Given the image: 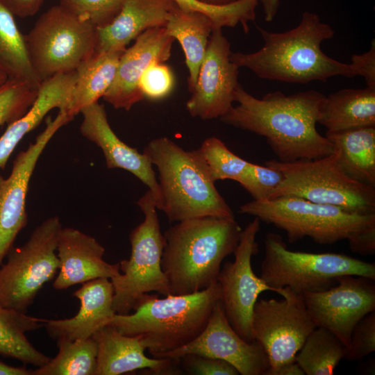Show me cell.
<instances>
[{
    "label": "cell",
    "mask_w": 375,
    "mask_h": 375,
    "mask_svg": "<svg viewBox=\"0 0 375 375\" xmlns=\"http://www.w3.org/2000/svg\"><path fill=\"white\" fill-rule=\"evenodd\" d=\"M72 119L64 110H59L53 119L48 117L43 131L17 155L10 175L0 174V266L27 224L26 195L37 162L56 133Z\"/></svg>",
    "instance_id": "obj_14"
},
{
    "label": "cell",
    "mask_w": 375,
    "mask_h": 375,
    "mask_svg": "<svg viewBox=\"0 0 375 375\" xmlns=\"http://www.w3.org/2000/svg\"><path fill=\"white\" fill-rule=\"evenodd\" d=\"M58 352L32 375H95L97 344L91 337L73 341L56 340Z\"/></svg>",
    "instance_id": "obj_32"
},
{
    "label": "cell",
    "mask_w": 375,
    "mask_h": 375,
    "mask_svg": "<svg viewBox=\"0 0 375 375\" xmlns=\"http://www.w3.org/2000/svg\"><path fill=\"white\" fill-rule=\"evenodd\" d=\"M283 299H261L256 302L251 331L267 353L272 374L295 361V356L308 335L316 328L305 305L303 294L288 287L278 294Z\"/></svg>",
    "instance_id": "obj_12"
},
{
    "label": "cell",
    "mask_w": 375,
    "mask_h": 375,
    "mask_svg": "<svg viewBox=\"0 0 375 375\" xmlns=\"http://www.w3.org/2000/svg\"><path fill=\"white\" fill-rule=\"evenodd\" d=\"M62 228L57 216L38 226L21 247L12 249L0 266V306L26 312L44 285L60 268L56 247Z\"/></svg>",
    "instance_id": "obj_11"
},
{
    "label": "cell",
    "mask_w": 375,
    "mask_h": 375,
    "mask_svg": "<svg viewBox=\"0 0 375 375\" xmlns=\"http://www.w3.org/2000/svg\"><path fill=\"white\" fill-rule=\"evenodd\" d=\"M56 253L60 268L53 283L56 290H66L99 278L110 279L120 272L119 262L105 261V249L94 238L74 228L62 227Z\"/></svg>",
    "instance_id": "obj_20"
},
{
    "label": "cell",
    "mask_w": 375,
    "mask_h": 375,
    "mask_svg": "<svg viewBox=\"0 0 375 375\" xmlns=\"http://www.w3.org/2000/svg\"><path fill=\"white\" fill-rule=\"evenodd\" d=\"M14 16L0 0V68L8 78L22 81L38 90L41 81L32 67L25 36Z\"/></svg>",
    "instance_id": "obj_30"
},
{
    "label": "cell",
    "mask_w": 375,
    "mask_h": 375,
    "mask_svg": "<svg viewBox=\"0 0 375 375\" xmlns=\"http://www.w3.org/2000/svg\"><path fill=\"white\" fill-rule=\"evenodd\" d=\"M44 319L0 306V355L15 358L37 367L50 358L28 340L26 333L44 326Z\"/></svg>",
    "instance_id": "obj_29"
},
{
    "label": "cell",
    "mask_w": 375,
    "mask_h": 375,
    "mask_svg": "<svg viewBox=\"0 0 375 375\" xmlns=\"http://www.w3.org/2000/svg\"><path fill=\"white\" fill-rule=\"evenodd\" d=\"M92 337L97 344L95 375H119L141 369L155 374H178L179 358L147 357L138 336L124 335L108 324Z\"/></svg>",
    "instance_id": "obj_21"
},
{
    "label": "cell",
    "mask_w": 375,
    "mask_h": 375,
    "mask_svg": "<svg viewBox=\"0 0 375 375\" xmlns=\"http://www.w3.org/2000/svg\"><path fill=\"white\" fill-rule=\"evenodd\" d=\"M318 123L327 131L375 126V87L342 89L326 97Z\"/></svg>",
    "instance_id": "obj_26"
},
{
    "label": "cell",
    "mask_w": 375,
    "mask_h": 375,
    "mask_svg": "<svg viewBox=\"0 0 375 375\" xmlns=\"http://www.w3.org/2000/svg\"><path fill=\"white\" fill-rule=\"evenodd\" d=\"M25 40L32 67L42 83L75 71L95 54L97 28L60 3L40 16Z\"/></svg>",
    "instance_id": "obj_9"
},
{
    "label": "cell",
    "mask_w": 375,
    "mask_h": 375,
    "mask_svg": "<svg viewBox=\"0 0 375 375\" xmlns=\"http://www.w3.org/2000/svg\"><path fill=\"white\" fill-rule=\"evenodd\" d=\"M265 165L280 171L283 176L268 199L297 197L352 213L375 214V188L348 176L339 166L333 151L312 160L290 162L269 160Z\"/></svg>",
    "instance_id": "obj_7"
},
{
    "label": "cell",
    "mask_w": 375,
    "mask_h": 375,
    "mask_svg": "<svg viewBox=\"0 0 375 375\" xmlns=\"http://www.w3.org/2000/svg\"><path fill=\"white\" fill-rule=\"evenodd\" d=\"M38 91L25 82L8 78L0 86V126L22 117L35 101Z\"/></svg>",
    "instance_id": "obj_35"
},
{
    "label": "cell",
    "mask_w": 375,
    "mask_h": 375,
    "mask_svg": "<svg viewBox=\"0 0 375 375\" xmlns=\"http://www.w3.org/2000/svg\"><path fill=\"white\" fill-rule=\"evenodd\" d=\"M8 78L6 74L0 68V86L2 85L8 80Z\"/></svg>",
    "instance_id": "obj_47"
},
{
    "label": "cell",
    "mask_w": 375,
    "mask_h": 375,
    "mask_svg": "<svg viewBox=\"0 0 375 375\" xmlns=\"http://www.w3.org/2000/svg\"><path fill=\"white\" fill-rule=\"evenodd\" d=\"M59 1H60V0H59Z\"/></svg>",
    "instance_id": "obj_48"
},
{
    "label": "cell",
    "mask_w": 375,
    "mask_h": 375,
    "mask_svg": "<svg viewBox=\"0 0 375 375\" xmlns=\"http://www.w3.org/2000/svg\"><path fill=\"white\" fill-rule=\"evenodd\" d=\"M242 228L235 218L196 217L178 222L164 233L161 267L171 295L208 288L217 281L224 259L233 253Z\"/></svg>",
    "instance_id": "obj_3"
},
{
    "label": "cell",
    "mask_w": 375,
    "mask_h": 375,
    "mask_svg": "<svg viewBox=\"0 0 375 375\" xmlns=\"http://www.w3.org/2000/svg\"><path fill=\"white\" fill-rule=\"evenodd\" d=\"M258 29L263 47L250 53L231 52L230 59L261 78L307 83L335 76H357L351 64L328 57L321 49L322 42L332 38L334 31L316 13L304 12L297 26L283 33Z\"/></svg>",
    "instance_id": "obj_2"
},
{
    "label": "cell",
    "mask_w": 375,
    "mask_h": 375,
    "mask_svg": "<svg viewBox=\"0 0 375 375\" xmlns=\"http://www.w3.org/2000/svg\"><path fill=\"white\" fill-rule=\"evenodd\" d=\"M198 354L227 361L241 375H265L269 368L268 356L256 340L247 342L232 328L220 299L201 334L188 344L153 358H179L186 354Z\"/></svg>",
    "instance_id": "obj_17"
},
{
    "label": "cell",
    "mask_w": 375,
    "mask_h": 375,
    "mask_svg": "<svg viewBox=\"0 0 375 375\" xmlns=\"http://www.w3.org/2000/svg\"><path fill=\"white\" fill-rule=\"evenodd\" d=\"M375 351V311L360 319L354 326L344 357L349 361L360 360Z\"/></svg>",
    "instance_id": "obj_39"
},
{
    "label": "cell",
    "mask_w": 375,
    "mask_h": 375,
    "mask_svg": "<svg viewBox=\"0 0 375 375\" xmlns=\"http://www.w3.org/2000/svg\"><path fill=\"white\" fill-rule=\"evenodd\" d=\"M158 172L160 206L169 222L234 214L197 164L192 151H185L167 137L151 140L143 152Z\"/></svg>",
    "instance_id": "obj_6"
},
{
    "label": "cell",
    "mask_w": 375,
    "mask_h": 375,
    "mask_svg": "<svg viewBox=\"0 0 375 375\" xmlns=\"http://www.w3.org/2000/svg\"><path fill=\"white\" fill-rule=\"evenodd\" d=\"M192 154L206 176L213 183L231 179L238 182L249 162L239 157L216 137L206 139Z\"/></svg>",
    "instance_id": "obj_33"
},
{
    "label": "cell",
    "mask_w": 375,
    "mask_h": 375,
    "mask_svg": "<svg viewBox=\"0 0 375 375\" xmlns=\"http://www.w3.org/2000/svg\"><path fill=\"white\" fill-rule=\"evenodd\" d=\"M175 86L172 69L161 62L151 63L139 81V89L144 99L158 101L168 97Z\"/></svg>",
    "instance_id": "obj_38"
},
{
    "label": "cell",
    "mask_w": 375,
    "mask_h": 375,
    "mask_svg": "<svg viewBox=\"0 0 375 375\" xmlns=\"http://www.w3.org/2000/svg\"><path fill=\"white\" fill-rule=\"evenodd\" d=\"M81 133L97 144L103 151L109 169L126 170L139 178L151 192L158 210L160 206V194L153 165L143 153L127 145L115 133L108 121L103 105L98 101L83 108Z\"/></svg>",
    "instance_id": "obj_19"
},
{
    "label": "cell",
    "mask_w": 375,
    "mask_h": 375,
    "mask_svg": "<svg viewBox=\"0 0 375 375\" xmlns=\"http://www.w3.org/2000/svg\"><path fill=\"white\" fill-rule=\"evenodd\" d=\"M260 220L256 217L242 230L240 241L233 254V262H226L221 268L217 282L220 301L232 328L246 342L254 340L251 318L254 305L264 291L277 290L267 285L253 271L251 258L258 253L256 235Z\"/></svg>",
    "instance_id": "obj_13"
},
{
    "label": "cell",
    "mask_w": 375,
    "mask_h": 375,
    "mask_svg": "<svg viewBox=\"0 0 375 375\" xmlns=\"http://www.w3.org/2000/svg\"><path fill=\"white\" fill-rule=\"evenodd\" d=\"M178 8L174 0H127L109 24L97 28L96 53L126 49L146 30L165 27Z\"/></svg>",
    "instance_id": "obj_23"
},
{
    "label": "cell",
    "mask_w": 375,
    "mask_h": 375,
    "mask_svg": "<svg viewBox=\"0 0 375 375\" xmlns=\"http://www.w3.org/2000/svg\"><path fill=\"white\" fill-rule=\"evenodd\" d=\"M260 278L277 290L288 287L299 293L322 292L337 284L342 275L375 280V263L336 253H313L288 249L282 237L269 233L265 239Z\"/></svg>",
    "instance_id": "obj_8"
},
{
    "label": "cell",
    "mask_w": 375,
    "mask_h": 375,
    "mask_svg": "<svg viewBox=\"0 0 375 375\" xmlns=\"http://www.w3.org/2000/svg\"><path fill=\"white\" fill-rule=\"evenodd\" d=\"M179 363L189 374L238 375V371L231 364L222 359L198 354H186L179 358Z\"/></svg>",
    "instance_id": "obj_40"
},
{
    "label": "cell",
    "mask_w": 375,
    "mask_h": 375,
    "mask_svg": "<svg viewBox=\"0 0 375 375\" xmlns=\"http://www.w3.org/2000/svg\"><path fill=\"white\" fill-rule=\"evenodd\" d=\"M8 10L19 17L34 15L41 7L44 0H1Z\"/></svg>",
    "instance_id": "obj_42"
},
{
    "label": "cell",
    "mask_w": 375,
    "mask_h": 375,
    "mask_svg": "<svg viewBox=\"0 0 375 375\" xmlns=\"http://www.w3.org/2000/svg\"><path fill=\"white\" fill-rule=\"evenodd\" d=\"M124 50L95 53L78 66L68 110L70 116L74 117L103 97L115 78Z\"/></svg>",
    "instance_id": "obj_28"
},
{
    "label": "cell",
    "mask_w": 375,
    "mask_h": 375,
    "mask_svg": "<svg viewBox=\"0 0 375 375\" xmlns=\"http://www.w3.org/2000/svg\"><path fill=\"white\" fill-rule=\"evenodd\" d=\"M230 43L221 28L210 36L196 85L186 103L193 117L203 120L220 118L233 106L239 85L240 67L230 59Z\"/></svg>",
    "instance_id": "obj_16"
},
{
    "label": "cell",
    "mask_w": 375,
    "mask_h": 375,
    "mask_svg": "<svg viewBox=\"0 0 375 375\" xmlns=\"http://www.w3.org/2000/svg\"><path fill=\"white\" fill-rule=\"evenodd\" d=\"M0 375H32V369L11 366L0 361Z\"/></svg>",
    "instance_id": "obj_45"
},
{
    "label": "cell",
    "mask_w": 375,
    "mask_h": 375,
    "mask_svg": "<svg viewBox=\"0 0 375 375\" xmlns=\"http://www.w3.org/2000/svg\"><path fill=\"white\" fill-rule=\"evenodd\" d=\"M179 9L199 12L208 15L216 28L235 27L240 24L245 33L249 31V22L256 19L258 0H237L230 4L212 6L195 0H174Z\"/></svg>",
    "instance_id": "obj_34"
},
{
    "label": "cell",
    "mask_w": 375,
    "mask_h": 375,
    "mask_svg": "<svg viewBox=\"0 0 375 375\" xmlns=\"http://www.w3.org/2000/svg\"><path fill=\"white\" fill-rule=\"evenodd\" d=\"M347 348L332 332L316 327L307 337L295 356L306 375H331Z\"/></svg>",
    "instance_id": "obj_31"
},
{
    "label": "cell",
    "mask_w": 375,
    "mask_h": 375,
    "mask_svg": "<svg viewBox=\"0 0 375 375\" xmlns=\"http://www.w3.org/2000/svg\"><path fill=\"white\" fill-rule=\"evenodd\" d=\"M282 173L269 166L249 162L239 183L253 200L268 199L272 191L283 180Z\"/></svg>",
    "instance_id": "obj_37"
},
{
    "label": "cell",
    "mask_w": 375,
    "mask_h": 375,
    "mask_svg": "<svg viewBox=\"0 0 375 375\" xmlns=\"http://www.w3.org/2000/svg\"><path fill=\"white\" fill-rule=\"evenodd\" d=\"M165 28L167 34L176 40L183 50L189 72L188 88L191 92L196 85L210 36L216 27L208 15L178 8Z\"/></svg>",
    "instance_id": "obj_27"
},
{
    "label": "cell",
    "mask_w": 375,
    "mask_h": 375,
    "mask_svg": "<svg viewBox=\"0 0 375 375\" xmlns=\"http://www.w3.org/2000/svg\"><path fill=\"white\" fill-rule=\"evenodd\" d=\"M135 40L122 54L115 78L103 97L117 109L129 110L144 99L139 89L140 77L151 63L169 58L174 42L165 27L147 29Z\"/></svg>",
    "instance_id": "obj_18"
},
{
    "label": "cell",
    "mask_w": 375,
    "mask_h": 375,
    "mask_svg": "<svg viewBox=\"0 0 375 375\" xmlns=\"http://www.w3.org/2000/svg\"><path fill=\"white\" fill-rule=\"evenodd\" d=\"M305 373L299 365L296 362H292L283 365L277 370L274 371L272 375H304Z\"/></svg>",
    "instance_id": "obj_44"
},
{
    "label": "cell",
    "mask_w": 375,
    "mask_h": 375,
    "mask_svg": "<svg viewBox=\"0 0 375 375\" xmlns=\"http://www.w3.org/2000/svg\"><path fill=\"white\" fill-rule=\"evenodd\" d=\"M76 70L58 74L42 81L35 101L19 119L8 125L0 137V168L4 169L12 151L29 132L35 128L47 113L54 109L68 112L76 81Z\"/></svg>",
    "instance_id": "obj_24"
},
{
    "label": "cell",
    "mask_w": 375,
    "mask_h": 375,
    "mask_svg": "<svg viewBox=\"0 0 375 375\" xmlns=\"http://www.w3.org/2000/svg\"><path fill=\"white\" fill-rule=\"evenodd\" d=\"M342 170L350 178L375 188V126L327 131Z\"/></svg>",
    "instance_id": "obj_25"
},
{
    "label": "cell",
    "mask_w": 375,
    "mask_h": 375,
    "mask_svg": "<svg viewBox=\"0 0 375 375\" xmlns=\"http://www.w3.org/2000/svg\"><path fill=\"white\" fill-rule=\"evenodd\" d=\"M350 63L356 75L364 77L367 86L375 87V42L372 41L369 51L362 54H354Z\"/></svg>",
    "instance_id": "obj_41"
},
{
    "label": "cell",
    "mask_w": 375,
    "mask_h": 375,
    "mask_svg": "<svg viewBox=\"0 0 375 375\" xmlns=\"http://www.w3.org/2000/svg\"><path fill=\"white\" fill-rule=\"evenodd\" d=\"M219 299L217 281L188 294L162 299L145 293L136 301L133 313H115L108 324L124 335L138 336L153 356L183 347L198 337Z\"/></svg>",
    "instance_id": "obj_5"
},
{
    "label": "cell",
    "mask_w": 375,
    "mask_h": 375,
    "mask_svg": "<svg viewBox=\"0 0 375 375\" xmlns=\"http://www.w3.org/2000/svg\"><path fill=\"white\" fill-rule=\"evenodd\" d=\"M239 212L283 230L290 243L306 237L322 245L347 240L353 253L375 252V214L352 213L297 197L252 200L241 205Z\"/></svg>",
    "instance_id": "obj_4"
},
{
    "label": "cell",
    "mask_w": 375,
    "mask_h": 375,
    "mask_svg": "<svg viewBox=\"0 0 375 375\" xmlns=\"http://www.w3.org/2000/svg\"><path fill=\"white\" fill-rule=\"evenodd\" d=\"M137 203L144 219L130 233V258L119 262V274L110 279L113 287L112 308L120 315L129 314L145 293L170 295L161 267L165 240L151 192L149 190Z\"/></svg>",
    "instance_id": "obj_10"
},
{
    "label": "cell",
    "mask_w": 375,
    "mask_h": 375,
    "mask_svg": "<svg viewBox=\"0 0 375 375\" xmlns=\"http://www.w3.org/2000/svg\"><path fill=\"white\" fill-rule=\"evenodd\" d=\"M197 1L212 6H223L230 4L237 0H195Z\"/></svg>",
    "instance_id": "obj_46"
},
{
    "label": "cell",
    "mask_w": 375,
    "mask_h": 375,
    "mask_svg": "<svg viewBox=\"0 0 375 375\" xmlns=\"http://www.w3.org/2000/svg\"><path fill=\"white\" fill-rule=\"evenodd\" d=\"M333 287L315 292H304L306 309L316 327L335 334L348 348L352 330L367 314L375 311L374 280L342 275Z\"/></svg>",
    "instance_id": "obj_15"
},
{
    "label": "cell",
    "mask_w": 375,
    "mask_h": 375,
    "mask_svg": "<svg viewBox=\"0 0 375 375\" xmlns=\"http://www.w3.org/2000/svg\"><path fill=\"white\" fill-rule=\"evenodd\" d=\"M258 1L262 6L265 21L272 22L274 19L278 10L280 0Z\"/></svg>",
    "instance_id": "obj_43"
},
{
    "label": "cell",
    "mask_w": 375,
    "mask_h": 375,
    "mask_svg": "<svg viewBox=\"0 0 375 375\" xmlns=\"http://www.w3.org/2000/svg\"><path fill=\"white\" fill-rule=\"evenodd\" d=\"M325 97L310 90L291 95L275 91L258 99L239 84L238 105L219 119L265 137L281 162L317 159L333 153L331 143L316 128Z\"/></svg>",
    "instance_id": "obj_1"
},
{
    "label": "cell",
    "mask_w": 375,
    "mask_h": 375,
    "mask_svg": "<svg viewBox=\"0 0 375 375\" xmlns=\"http://www.w3.org/2000/svg\"><path fill=\"white\" fill-rule=\"evenodd\" d=\"M81 285L73 293L80 301L79 310L74 317L44 319V326L51 338L73 341L91 338L108 325L115 315L113 287L110 278H99Z\"/></svg>",
    "instance_id": "obj_22"
},
{
    "label": "cell",
    "mask_w": 375,
    "mask_h": 375,
    "mask_svg": "<svg viewBox=\"0 0 375 375\" xmlns=\"http://www.w3.org/2000/svg\"><path fill=\"white\" fill-rule=\"evenodd\" d=\"M127 0H60V3L97 28L109 24Z\"/></svg>",
    "instance_id": "obj_36"
}]
</instances>
